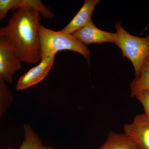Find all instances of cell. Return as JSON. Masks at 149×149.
<instances>
[{
  "label": "cell",
  "mask_w": 149,
  "mask_h": 149,
  "mask_svg": "<svg viewBox=\"0 0 149 149\" xmlns=\"http://www.w3.org/2000/svg\"><path fill=\"white\" fill-rule=\"evenodd\" d=\"M41 14L27 8L16 10L1 28L3 36L15 48L22 62L36 64L41 61L39 29Z\"/></svg>",
  "instance_id": "1"
},
{
  "label": "cell",
  "mask_w": 149,
  "mask_h": 149,
  "mask_svg": "<svg viewBox=\"0 0 149 149\" xmlns=\"http://www.w3.org/2000/svg\"><path fill=\"white\" fill-rule=\"evenodd\" d=\"M41 58L56 54L62 50H71L83 56L88 61L91 56L90 50L77 40L72 34L55 31L40 24L39 29Z\"/></svg>",
  "instance_id": "2"
},
{
  "label": "cell",
  "mask_w": 149,
  "mask_h": 149,
  "mask_svg": "<svg viewBox=\"0 0 149 149\" xmlns=\"http://www.w3.org/2000/svg\"><path fill=\"white\" fill-rule=\"evenodd\" d=\"M117 32L116 45L122 51L123 56L130 60L139 74L149 56V35L145 37L133 36L128 33L118 22L115 25Z\"/></svg>",
  "instance_id": "3"
},
{
  "label": "cell",
  "mask_w": 149,
  "mask_h": 149,
  "mask_svg": "<svg viewBox=\"0 0 149 149\" xmlns=\"http://www.w3.org/2000/svg\"><path fill=\"white\" fill-rule=\"evenodd\" d=\"M22 62L15 47L3 36L0 37V76L6 83L13 82L15 74L21 69Z\"/></svg>",
  "instance_id": "4"
},
{
  "label": "cell",
  "mask_w": 149,
  "mask_h": 149,
  "mask_svg": "<svg viewBox=\"0 0 149 149\" xmlns=\"http://www.w3.org/2000/svg\"><path fill=\"white\" fill-rule=\"evenodd\" d=\"M124 133L139 149H149V120L144 113L136 115L123 126Z\"/></svg>",
  "instance_id": "5"
},
{
  "label": "cell",
  "mask_w": 149,
  "mask_h": 149,
  "mask_svg": "<svg viewBox=\"0 0 149 149\" xmlns=\"http://www.w3.org/2000/svg\"><path fill=\"white\" fill-rule=\"evenodd\" d=\"M56 55H50L42 59L38 65L32 68L19 77L17 84L16 90L24 91L42 81L53 65Z\"/></svg>",
  "instance_id": "6"
},
{
  "label": "cell",
  "mask_w": 149,
  "mask_h": 149,
  "mask_svg": "<svg viewBox=\"0 0 149 149\" xmlns=\"http://www.w3.org/2000/svg\"><path fill=\"white\" fill-rule=\"evenodd\" d=\"M72 35L85 46L93 43L111 42L116 44L117 42L116 33L101 30L95 26L92 19Z\"/></svg>",
  "instance_id": "7"
},
{
  "label": "cell",
  "mask_w": 149,
  "mask_h": 149,
  "mask_svg": "<svg viewBox=\"0 0 149 149\" xmlns=\"http://www.w3.org/2000/svg\"><path fill=\"white\" fill-rule=\"evenodd\" d=\"M99 0H86L78 13L61 31L72 34L84 27L92 19L91 17L96 6L100 3Z\"/></svg>",
  "instance_id": "8"
},
{
  "label": "cell",
  "mask_w": 149,
  "mask_h": 149,
  "mask_svg": "<svg viewBox=\"0 0 149 149\" xmlns=\"http://www.w3.org/2000/svg\"><path fill=\"white\" fill-rule=\"evenodd\" d=\"M98 149H139L132 140L123 133L110 131L106 140Z\"/></svg>",
  "instance_id": "9"
},
{
  "label": "cell",
  "mask_w": 149,
  "mask_h": 149,
  "mask_svg": "<svg viewBox=\"0 0 149 149\" xmlns=\"http://www.w3.org/2000/svg\"><path fill=\"white\" fill-rule=\"evenodd\" d=\"M130 87L132 97L142 91L149 92V56L141 71L130 83Z\"/></svg>",
  "instance_id": "10"
},
{
  "label": "cell",
  "mask_w": 149,
  "mask_h": 149,
  "mask_svg": "<svg viewBox=\"0 0 149 149\" xmlns=\"http://www.w3.org/2000/svg\"><path fill=\"white\" fill-rule=\"evenodd\" d=\"M24 139L21 146L17 149H43L42 141L37 133L28 124L24 125ZM7 149H14L10 147Z\"/></svg>",
  "instance_id": "11"
},
{
  "label": "cell",
  "mask_w": 149,
  "mask_h": 149,
  "mask_svg": "<svg viewBox=\"0 0 149 149\" xmlns=\"http://www.w3.org/2000/svg\"><path fill=\"white\" fill-rule=\"evenodd\" d=\"M13 100L12 93L7 86L3 78L0 76V120Z\"/></svg>",
  "instance_id": "12"
},
{
  "label": "cell",
  "mask_w": 149,
  "mask_h": 149,
  "mask_svg": "<svg viewBox=\"0 0 149 149\" xmlns=\"http://www.w3.org/2000/svg\"><path fill=\"white\" fill-rule=\"evenodd\" d=\"M17 0H0V21L6 16L10 10L15 9Z\"/></svg>",
  "instance_id": "13"
},
{
  "label": "cell",
  "mask_w": 149,
  "mask_h": 149,
  "mask_svg": "<svg viewBox=\"0 0 149 149\" xmlns=\"http://www.w3.org/2000/svg\"><path fill=\"white\" fill-rule=\"evenodd\" d=\"M135 97L142 104L143 108L144 113L149 120V92L142 91L138 93Z\"/></svg>",
  "instance_id": "14"
},
{
  "label": "cell",
  "mask_w": 149,
  "mask_h": 149,
  "mask_svg": "<svg viewBox=\"0 0 149 149\" xmlns=\"http://www.w3.org/2000/svg\"><path fill=\"white\" fill-rule=\"evenodd\" d=\"M43 149H54L52 147L49 146H44Z\"/></svg>",
  "instance_id": "15"
},
{
  "label": "cell",
  "mask_w": 149,
  "mask_h": 149,
  "mask_svg": "<svg viewBox=\"0 0 149 149\" xmlns=\"http://www.w3.org/2000/svg\"><path fill=\"white\" fill-rule=\"evenodd\" d=\"M3 32L2 31V30L1 28H0V37L1 36H3Z\"/></svg>",
  "instance_id": "16"
}]
</instances>
